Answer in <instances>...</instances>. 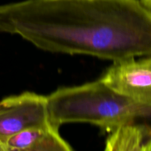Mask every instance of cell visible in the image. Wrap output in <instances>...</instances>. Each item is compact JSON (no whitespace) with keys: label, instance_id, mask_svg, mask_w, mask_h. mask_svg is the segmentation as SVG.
I'll return each mask as SVG.
<instances>
[{"label":"cell","instance_id":"1","mask_svg":"<svg viewBox=\"0 0 151 151\" xmlns=\"http://www.w3.org/2000/svg\"><path fill=\"white\" fill-rule=\"evenodd\" d=\"M0 32L50 52L113 62L151 56V10L140 0H24L0 5Z\"/></svg>","mask_w":151,"mask_h":151},{"label":"cell","instance_id":"2","mask_svg":"<svg viewBox=\"0 0 151 151\" xmlns=\"http://www.w3.org/2000/svg\"><path fill=\"white\" fill-rule=\"evenodd\" d=\"M47 97L50 122L60 128L82 122L111 132L137 119L151 116V108L117 92L101 80L83 85L60 88Z\"/></svg>","mask_w":151,"mask_h":151},{"label":"cell","instance_id":"3","mask_svg":"<svg viewBox=\"0 0 151 151\" xmlns=\"http://www.w3.org/2000/svg\"><path fill=\"white\" fill-rule=\"evenodd\" d=\"M50 123L47 97L31 91L0 100V151L12 136L28 128Z\"/></svg>","mask_w":151,"mask_h":151},{"label":"cell","instance_id":"4","mask_svg":"<svg viewBox=\"0 0 151 151\" xmlns=\"http://www.w3.org/2000/svg\"><path fill=\"white\" fill-rule=\"evenodd\" d=\"M100 80L125 97L151 108V56L113 62Z\"/></svg>","mask_w":151,"mask_h":151},{"label":"cell","instance_id":"5","mask_svg":"<svg viewBox=\"0 0 151 151\" xmlns=\"http://www.w3.org/2000/svg\"><path fill=\"white\" fill-rule=\"evenodd\" d=\"M4 151H69L72 148L59 134V128L50 122L28 128L7 139Z\"/></svg>","mask_w":151,"mask_h":151},{"label":"cell","instance_id":"6","mask_svg":"<svg viewBox=\"0 0 151 151\" xmlns=\"http://www.w3.org/2000/svg\"><path fill=\"white\" fill-rule=\"evenodd\" d=\"M106 150L151 151V128L137 122L122 125L110 132Z\"/></svg>","mask_w":151,"mask_h":151},{"label":"cell","instance_id":"7","mask_svg":"<svg viewBox=\"0 0 151 151\" xmlns=\"http://www.w3.org/2000/svg\"><path fill=\"white\" fill-rule=\"evenodd\" d=\"M142 4L151 10V0H140Z\"/></svg>","mask_w":151,"mask_h":151}]
</instances>
